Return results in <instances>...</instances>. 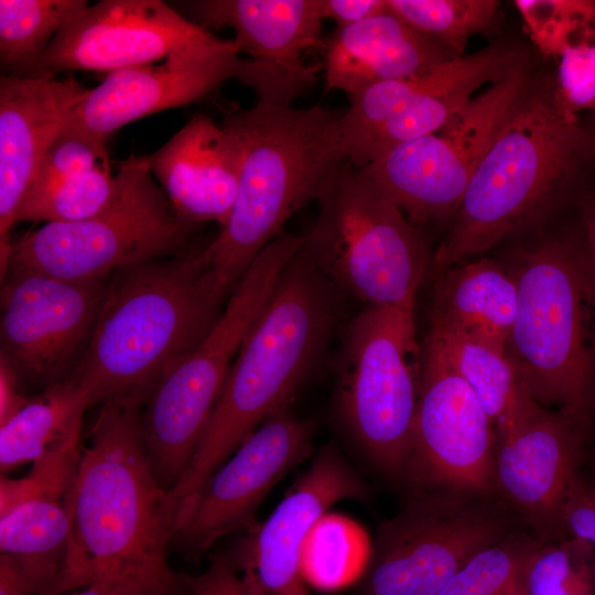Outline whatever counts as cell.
Instances as JSON below:
<instances>
[{"label":"cell","instance_id":"obj_1","mask_svg":"<svg viewBox=\"0 0 595 595\" xmlns=\"http://www.w3.org/2000/svg\"><path fill=\"white\" fill-rule=\"evenodd\" d=\"M142 402L101 403L82 445L71 497V533L54 595L111 575L181 589L169 566L174 515L152 470L143 442Z\"/></svg>","mask_w":595,"mask_h":595},{"label":"cell","instance_id":"obj_2","mask_svg":"<svg viewBox=\"0 0 595 595\" xmlns=\"http://www.w3.org/2000/svg\"><path fill=\"white\" fill-rule=\"evenodd\" d=\"M343 299L304 240L244 339L185 474L167 493L173 507H185L256 429L288 408L322 360Z\"/></svg>","mask_w":595,"mask_h":595},{"label":"cell","instance_id":"obj_3","mask_svg":"<svg viewBox=\"0 0 595 595\" xmlns=\"http://www.w3.org/2000/svg\"><path fill=\"white\" fill-rule=\"evenodd\" d=\"M595 150L578 116L560 101L553 77H533L476 169L430 273L468 261L534 226L578 187Z\"/></svg>","mask_w":595,"mask_h":595},{"label":"cell","instance_id":"obj_4","mask_svg":"<svg viewBox=\"0 0 595 595\" xmlns=\"http://www.w3.org/2000/svg\"><path fill=\"white\" fill-rule=\"evenodd\" d=\"M204 247L110 275L88 347L74 376L90 407L145 402L160 378L210 331L223 303L208 282Z\"/></svg>","mask_w":595,"mask_h":595},{"label":"cell","instance_id":"obj_5","mask_svg":"<svg viewBox=\"0 0 595 595\" xmlns=\"http://www.w3.org/2000/svg\"><path fill=\"white\" fill-rule=\"evenodd\" d=\"M339 116L321 105L293 108L258 100L223 122L237 136L242 156L231 214L204 247L208 281L221 303L257 256L283 235L288 219L318 201L347 161Z\"/></svg>","mask_w":595,"mask_h":595},{"label":"cell","instance_id":"obj_6","mask_svg":"<svg viewBox=\"0 0 595 595\" xmlns=\"http://www.w3.org/2000/svg\"><path fill=\"white\" fill-rule=\"evenodd\" d=\"M509 268L517 307L508 357L534 401L580 425L595 385V289L583 238L549 237Z\"/></svg>","mask_w":595,"mask_h":595},{"label":"cell","instance_id":"obj_7","mask_svg":"<svg viewBox=\"0 0 595 595\" xmlns=\"http://www.w3.org/2000/svg\"><path fill=\"white\" fill-rule=\"evenodd\" d=\"M317 202L305 242L338 291L366 306L414 315L432 262L421 228L348 161L336 167Z\"/></svg>","mask_w":595,"mask_h":595},{"label":"cell","instance_id":"obj_8","mask_svg":"<svg viewBox=\"0 0 595 595\" xmlns=\"http://www.w3.org/2000/svg\"><path fill=\"white\" fill-rule=\"evenodd\" d=\"M304 236L281 235L253 260L206 336L155 383L141 413L143 442L156 479L185 474L228 371Z\"/></svg>","mask_w":595,"mask_h":595},{"label":"cell","instance_id":"obj_9","mask_svg":"<svg viewBox=\"0 0 595 595\" xmlns=\"http://www.w3.org/2000/svg\"><path fill=\"white\" fill-rule=\"evenodd\" d=\"M116 176V195L99 214L45 223L12 239L6 274L32 271L86 281L182 251L193 227L176 216L143 158L121 162Z\"/></svg>","mask_w":595,"mask_h":595},{"label":"cell","instance_id":"obj_10","mask_svg":"<svg viewBox=\"0 0 595 595\" xmlns=\"http://www.w3.org/2000/svg\"><path fill=\"white\" fill-rule=\"evenodd\" d=\"M337 372L349 433L379 469L404 480L421 376L414 315L366 306L345 329Z\"/></svg>","mask_w":595,"mask_h":595},{"label":"cell","instance_id":"obj_11","mask_svg":"<svg viewBox=\"0 0 595 595\" xmlns=\"http://www.w3.org/2000/svg\"><path fill=\"white\" fill-rule=\"evenodd\" d=\"M533 77L529 65L515 71L476 95L439 131L385 150L364 170L419 228L451 220Z\"/></svg>","mask_w":595,"mask_h":595},{"label":"cell","instance_id":"obj_12","mask_svg":"<svg viewBox=\"0 0 595 595\" xmlns=\"http://www.w3.org/2000/svg\"><path fill=\"white\" fill-rule=\"evenodd\" d=\"M500 497L416 493L383 522L356 595H437L480 550L517 531Z\"/></svg>","mask_w":595,"mask_h":595},{"label":"cell","instance_id":"obj_13","mask_svg":"<svg viewBox=\"0 0 595 595\" xmlns=\"http://www.w3.org/2000/svg\"><path fill=\"white\" fill-rule=\"evenodd\" d=\"M491 419L439 345L425 336L404 482L415 493L499 497Z\"/></svg>","mask_w":595,"mask_h":595},{"label":"cell","instance_id":"obj_14","mask_svg":"<svg viewBox=\"0 0 595 595\" xmlns=\"http://www.w3.org/2000/svg\"><path fill=\"white\" fill-rule=\"evenodd\" d=\"M110 275L69 281L7 272L1 286L0 356L23 386L45 389L71 379L90 342Z\"/></svg>","mask_w":595,"mask_h":595},{"label":"cell","instance_id":"obj_15","mask_svg":"<svg viewBox=\"0 0 595 595\" xmlns=\"http://www.w3.org/2000/svg\"><path fill=\"white\" fill-rule=\"evenodd\" d=\"M313 434V424L289 408L267 419L178 513L171 544L188 559H199L220 539L253 528L269 491L311 455Z\"/></svg>","mask_w":595,"mask_h":595},{"label":"cell","instance_id":"obj_16","mask_svg":"<svg viewBox=\"0 0 595 595\" xmlns=\"http://www.w3.org/2000/svg\"><path fill=\"white\" fill-rule=\"evenodd\" d=\"M223 40L161 0H102L57 32L31 75L76 69L111 73Z\"/></svg>","mask_w":595,"mask_h":595},{"label":"cell","instance_id":"obj_17","mask_svg":"<svg viewBox=\"0 0 595 595\" xmlns=\"http://www.w3.org/2000/svg\"><path fill=\"white\" fill-rule=\"evenodd\" d=\"M577 426L530 397L495 428L498 495L539 539L569 536L563 515L580 477Z\"/></svg>","mask_w":595,"mask_h":595},{"label":"cell","instance_id":"obj_18","mask_svg":"<svg viewBox=\"0 0 595 595\" xmlns=\"http://www.w3.org/2000/svg\"><path fill=\"white\" fill-rule=\"evenodd\" d=\"M246 58L234 40L190 47L147 65L109 73L69 112L63 132L105 145L123 126L186 106L238 79Z\"/></svg>","mask_w":595,"mask_h":595},{"label":"cell","instance_id":"obj_19","mask_svg":"<svg viewBox=\"0 0 595 595\" xmlns=\"http://www.w3.org/2000/svg\"><path fill=\"white\" fill-rule=\"evenodd\" d=\"M367 487L333 446L322 448L269 518L230 561L262 595H312L302 551L313 527L336 502L364 500Z\"/></svg>","mask_w":595,"mask_h":595},{"label":"cell","instance_id":"obj_20","mask_svg":"<svg viewBox=\"0 0 595 595\" xmlns=\"http://www.w3.org/2000/svg\"><path fill=\"white\" fill-rule=\"evenodd\" d=\"M89 89L73 77H0V260L10 256L12 227L39 166L72 109Z\"/></svg>","mask_w":595,"mask_h":595},{"label":"cell","instance_id":"obj_21","mask_svg":"<svg viewBox=\"0 0 595 595\" xmlns=\"http://www.w3.org/2000/svg\"><path fill=\"white\" fill-rule=\"evenodd\" d=\"M241 156L235 132L201 113L142 158L184 224L221 228L236 202Z\"/></svg>","mask_w":595,"mask_h":595},{"label":"cell","instance_id":"obj_22","mask_svg":"<svg viewBox=\"0 0 595 595\" xmlns=\"http://www.w3.org/2000/svg\"><path fill=\"white\" fill-rule=\"evenodd\" d=\"M322 51L326 89L340 90L348 98L371 85L419 76L458 57L413 30L388 8L337 29Z\"/></svg>","mask_w":595,"mask_h":595},{"label":"cell","instance_id":"obj_23","mask_svg":"<svg viewBox=\"0 0 595 595\" xmlns=\"http://www.w3.org/2000/svg\"><path fill=\"white\" fill-rule=\"evenodd\" d=\"M202 26H228L240 54L289 75L315 80L302 55L323 50L322 0H201L184 2Z\"/></svg>","mask_w":595,"mask_h":595},{"label":"cell","instance_id":"obj_24","mask_svg":"<svg viewBox=\"0 0 595 595\" xmlns=\"http://www.w3.org/2000/svg\"><path fill=\"white\" fill-rule=\"evenodd\" d=\"M529 65L528 52L497 42L458 56L452 75L409 106L345 143L347 161L363 167L385 150L443 128L486 84H495Z\"/></svg>","mask_w":595,"mask_h":595},{"label":"cell","instance_id":"obj_25","mask_svg":"<svg viewBox=\"0 0 595 595\" xmlns=\"http://www.w3.org/2000/svg\"><path fill=\"white\" fill-rule=\"evenodd\" d=\"M538 48L555 64L561 104L572 113L595 110V1L518 0Z\"/></svg>","mask_w":595,"mask_h":595},{"label":"cell","instance_id":"obj_26","mask_svg":"<svg viewBox=\"0 0 595 595\" xmlns=\"http://www.w3.org/2000/svg\"><path fill=\"white\" fill-rule=\"evenodd\" d=\"M433 277L430 322L506 346L517 307V284L509 267L483 258Z\"/></svg>","mask_w":595,"mask_h":595},{"label":"cell","instance_id":"obj_27","mask_svg":"<svg viewBox=\"0 0 595 595\" xmlns=\"http://www.w3.org/2000/svg\"><path fill=\"white\" fill-rule=\"evenodd\" d=\"M89 407L87 394L73 378L31 397L25 407L0 425L1 472L33 463L80 434L83 416Z\"/></svg>","mask_w":595,"mask_h":595},{"label":"cell","instance_id":"obj_28","mask_svg":"<svg viewBox=\"0 0 595 595\" xmlns=\"http://www.w3.org/2000/svg\"><path fill=\"white\" fill-rule=\"evenodd\" d=\"M430 336L472 388L494 423L509 419L529 398L506 346L462 329L430 322Z\"/></svg>","mask_w":595,"mask_h":595},{"label":"cell","instance_id":"obj_29","mask_svg":"<svg viewBox=\"0 0 595 595\" xmlns=\"http://www.w3.org/2000/svg\"><path fill=\"white\" fill-rule=\"evenodd\" d=\"M71 497L33 498L0 516V553L36 564L60 582L71 533Z\"/></svg>","mask_w":595,"mask_h":595},{"label":"cell","instance_id":"obj_30","mask_svg":"<svg viewBox=\"0 0 595 595\" xmlns=\"http://www.w3.org/2000/svg\"><path fill=\"white\" fill-rule=\"evenodd\" d=\"M86 0H0V63L4 75H31L57 34Z\"/></svg>","mask_w":595,"mask_h":595},{"label":"cell","instance_id":"obj_31","mask_svg":"<svg viewBox=\"0 0 595 595\" xmlns=\"http://www.w3.org/2000/svg\"><path fill=\"white\" fill-rule=\"evenodd\" d=\"M594 554L589 543L572 536L538 538L510 595H595Z\"/></svg>","mask_w":595,"mask_h":595},{"label":"cell","instance_id":"obj_32","mask_svg":"<svg viewBox=\"0 0 595 595\" xmlns=\"http://www.w3.org/2000/svg\"><path fill=\"white\" fill-rule=\"evenodd\" d=\"M387 8L416 32L463 56L469 39L493 30L496 0H386Z\"/></svg>","mask_w":595,"mask_h":595},{"label":"cell","instance_id":"obj_33","mask_svg":"<svg viewBox=\"0 0 595 595\" xmlns=\"http://www.w3.org/2000/svg\"><path fill=\"white\" fill-rule=\"evenodd\" d=\"M370 550L348 520L325 515L309 533L302 551L307 584L325 591L346 586L364 574Z\"/></svg>","mask_w":595,"mask_h":595},{"label":"cell","instance_id":"obj_34","mask_svg":"<svg viewBox=\"0 0 595 595\" xmlns=\"http://www.w3.org/2000/svg\"><path fill=\"white\" fill-rule=\"evenodd\" d=\"M538 538L515 531L473 555L437 595H509Z\"/></svg>","mask_w":595,"mask_h":595},{"label":"cell","instance_id":"obj_35","mask_svg":"<svg viewBox=\"0 0 595 595\" xmlns=\"http://www.w3.org/2000/svg\"><path fill=\"white\" fill-rule=\"evenodd\" d=\"M118 187L110 166H98L63 182L41 199L22 206L19 221L71 223L90 218L113 199Z\"/></svg>","mask_w":595,"mask_h":595},{"label":"cell","instance_id":"obj_36","mask_svg":"<svg viewBox=\"0 0 595 595\" xmlns=\"http://www.w3.org/2000/svg\"><path fill=\"white\" fill-rule=\"evenodd\" d=\"M80 434L73 435L32 463L21 478H0V516L40 497H71L79 457Z\"/></svg>","mask_w":595,"mask_h":595},{"label":"cell","instance_id":"obj_37","mask_svg":"<svg viewBox=\"0 0 595 595\" xmlns=\"http://www.w3.org/2000/svg\"><path fill=\"white\" fill-rule=\"evenodd\" d=\"M98 166H110L105 145L62 131L45 153L22 206L41 199L68 178Z\"/></svg>","mask_w":595,"mask_h":595},{"label":"cell","instance_id":"obj_38","mask_svg":"<svg viewBox=\"0 0 595 595\" xmlns=\"http://www.w3.org/2000/svg\"><path fill=\"white\" fill-rule=\"evenodd\" d=\"M182 578L190 595H262L241 577L225 554L215 555L202 573Z\"/></svg>","mask_w":595,"mask_h":595},{"label":"cell","instance_id":"obj_39","mask_svg":"<svg viewBox=\"0 0 595 595\" xmlns=\"http://www.w3.org/2000/svg\"><path fill=\"white\" fill-rule=\"evenodd\" d=\"M563 522L569 536L582 539L595 549V499L581 477L567 498Z\"/></svg>","mask_w":595,"mask_h":595},{"label":"cell","instance_id":"obj_40","mask_svg":"<svg viewBox=\"0 0 595 595\" xmlns=\"http://www.w3.org/2000/svg\"><path fill=\"white\" fill-rule=\"evenodd\" d=\"M386 8V0H322L324 20H333L337 29L359 23Z\"/></svg>","mask_w":595,"mask_h":595},{"label":"cell","instance_id":"obj_41","mask_svg":"<svg viewBox=\"0 0 595 595\" xmlns=\"http://www.w3.org/2000/svg\"><path fill=\"white\" fill-rule=\"evenodd\" d=\"M30 398L23 391V385L7 361L0 356V425L17 414L28 404Z\"/></svg>","mask_w":595,"mask_h":595},{"label":"cell","instance_id":"obj_42","mask_svg":"<svg viewBox=\"0 0 595 595\" xmlns=\"http://www.w3.org/2000/svg\"><path fill=\"white\" fill-rule=\"evenodd\" d=\"M147 591L180 592L151 585L138 578L126 575H111L97 580L67 595H130Z\"/></svg>","mask_w":595,"mask_h":595},{"label":"cell","instance_id":"obj_43","mask_svg":"<svg viewBox=\"0 0 595 595\" xmlns=\"http://www.w3.org/2000/svg\"><path fill=\"white\" fill-rule=\"evenodd\" d=\"M582 238L595 289V191L589 195L584 206Z\"/></svg>","mask_w":595,"mask_h":595},{"label":"cell","instance_id":"obj_44","mask_svg":"<svg viewBox=\"0 0 595 595\" xmlns=\"http://www.w3.org/2000/svg\"><path fill=\"white\" fill-rule=\"evenodd\" d=\"M585 129L595 150V110L593 111V119L591 120V123L585 127Z\"/></svg>","mask_w":595,"mask_h":595},{"label":"cell","instance_id":"obj_45","mask_svg":"<svg viewBox=\"0 0 595 595\" xmlns=\"http://www.w3.org/2000/svg\"><path fill=\"white\" fill-rule=\"evenodd\" d=\"M130 595H180V592H165V591H147Z\"/></svg>","mask_w":595,"mask_h":595},{"label":"cell","instance_id":"obj_46","mask_svg":"<svg viewBox=\"0 0 595 595\" xmlns=\"http://www.w3.org/2000/svg\"><path fill=\"white\" fill-rule=\"evenodd\" d=\"M586 485V484H585ZM588 493L595 499V479L593 484L586 485Z\"/></svg>","mask_w":595,"mask_h":595}]
</instances>
